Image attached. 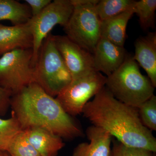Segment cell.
I'll return each instance as SVG.
<instances>
[{
	"label": "cell",
	"instance_id": "1",
	"mask_svg": "<svg viewBox=\"0 0 156 156\" xmlns=\"http://www.w3.org/2000/svg\"><path fill=\"white\" fill-rule=\"evenodd\" d=\"M82 113L92 126L107 131L123 144L156 153V138L142 125L137 108L118 100L106 87L87 102Z\"/></svg>",
	"mask_w": 156,
	"mask_h": 156
},
{
	"label": "cell",
	"instance_id": "2",
	"mask_svg": "<svg viewBox=\"0 0 156 156\" xmlns=\"http://www.w3.org/2000/svg\"><path fill=\"white\" fill-rule=\"evenodd\" d=\"M12 114L23 130L39 128L48 130L62 139L82 136L83 130L54 97L36 83H33L11 98Z\"/></svg>",
	"mask_w": 156,
	"mask_h": 156
},
{
	"label": "cell",
	"instance_id": "3",
	"mask_svg": "<svg viewBox=\"0 0 156 156\" xmlns=\"http://www.w3.org/2000/svg\"><path fill=\"white\" fill-rule=\"evenodd\" d=\"M107 77L105 87L115 98L127 105L138 108L154 95L155 87L144 76L139 66L128 55L119 68Z\"/></svg>",
	"mask_w": 156,
	"mask_h": 156
},
{
	"label": "cell",
	"instance_id": "4",
	"mask_svg": "<svg viewBox=\"0 0 156 156\" xmlns=\"http://www.w3.org/2000/svg\"><path fill=\"white\" fill-rule=\"evenodd\" d=\"M34 80L53 97L57 96L72 81L52 34L46 37L41 45L34 66Z\"/></svg>",
	"mask_w": 156,
	"mask_h": 156
},
{
	"label": "cell",
	"instance_id": "5",
	"mask_svg": "<svg viewBox=\"0 0 156 156\" xmlns=\"http://www.w3.org/2000/svg\"><path fill=\"white\" fill-rule=\"evenodd\" d=\"M98 0H71L73 11L64 27L66 36L92 54L101 37V21L95 10Z\"/></svg>",
	"mask_w": 156,
	"mask_h": 156
},
{
	"label": "cell",
	"instance_id": "6",
	"mask_svg": "<svg viewBox=\"0 0 156 156\" xmlns=\"http://www.w3.org/2000/svg\"><path fill=\"white\" fill-rule=\"evenodd\" d=\"M32 49H17L0 57V87L11 97L34 83Z\"/></svg>",
	"mask_w": 156,
	"mask_h": 156
},
{
	"label": "cell",
	"instance_id": "7",
	"mask_svg": "<svg viewBox=\"0 0 156 156\" xmlns=\"http://www.w3.org/2000/svg\"><path fill=\"white\" fill-rule=\"evenodd\" d=\"M106 79L101 73L94 71L72 80L56 99L71 116L80 114L89 99L105 87Z\"/></svg>",
	"mask_w": 156,
	"mask_h": 156
},
{
	"label": "cell",
	"instance_id": "8",
	"mask_svg": "<svg viewBox=\"0 0 156 156\" xmlns=\"http://www.w3.org/2000/svg\"><path fill=\"white\" fill-rule=\"evenodd\" d=\"M71 0H55L28 22L33 37V64L36 62L43 41L57 25L64 27L73 11Z\"/></svg>",
	"mask_w": 156,
	"mask_h": 156
},
{
	"label": "cell",
	"instance_id": "9",
	"mask_svg": "<svg viewBox=\"0 0 156 156\" xmlns=\"http://www.w3.org/2000/svg\"><path fill=\"white\" fill-rule=\"evenodd\" d=\"M53 37L56 48L72 80L95 71L93 54L73 42L66 35H53Z\"/></svg>",
	"mask_w": 156,
	"mask_h": 156
},
{
	"label": "cell",
	"instance_id": "10",
	"mask_svg": "<svg viewBox=\"0 0 156 156\" xmlns=\"http://www.w3.org/2000/svg\"><path fill=\"white\" fill-rule=\"evenodd\" d=\"M127 55L124 47L101 37L93 53L94 69L108 76L121 66Z\"/></svg>",
	"mask_w": 156,
	"mask_h": 156
},
{
	"label": "cell",
	"instance_id": "11",
	"mask_svg": "<svg viewBox=\"0 0 156 156\" xmlns=\"http://www.w3.org/2000/svg\"><path fill=\"white\" fill-rule=\"evenodd\" d=\"M86 134L89 143L80 144L74 149L73 156H111L113 136L102 128L92 126Z\"/></svg>",
	"mask_w": 156,
	"mask_h": 156
},
{
	"label": "cell",
	"instance_id": "12",
	"mask_svg": "<svg viewBox=\"0 0 156 156\" xmlns=\"http://www.w3.org/2000/svg\"><path fill=\"white\" fill-rule=\"evenodd\" d=\"M33 37L28 23L21 25L0 24V56L17 49H32Z\"/></svg>",
	"mask_w": 156,
	"mask_h": 156
},
{
	"label": "cell",
	"instance_id": "13",
	"mask_svg": "<svg viewBox=\"0 0 156 156\" xmlns=\"http://www.w3.org/2000/svg\"><path fill=\"white\" fill-rule=\"evenodd\" d=\"M133 58L145 71L154 87H156V33H149L138 38L135 43Z\"/></svg>",
	"mask_w": 156,
	"mask_h": 156
},
{
	"label": "cell",
	"instance_id": "14",
	"mask_svg": "<svg viewBox=\"0 0 156 156\" xmlns=\"http://www.w3.org/2000/svg\"><path fill=\"white\" fill-rule=\"evenodd\" d=\"M27 139L41 156H57L64 146L61 137L45 129L32 128L23 130Z\"/></svg>",
	"mask_w": 156,
	"mask_h": 156
},
{
	"label": "cell",
	"instance_id": "15",
	"mask_svg": "<svg viewBox=\"0 0 156 156\" xmlns=\"http://www.w3.org/2000/svg\"><path fill=\"white\" fill-rule=\"evenodd\" d=\"M134 14L133 9L101 21V37L117 46L124 47L127 24Z\"/></svg>",
	"mask_w": 156,
	"mask_h": 156
},
{
	"label": "cell",
	"instance_id": "16",
	"mask_svg": "<svg viewBox=\"0 0 156 156\" xmlns=\"http://www.w3.org/2000/svg\"><path fill=\"white\" fill-rule=\"evenodd\" d=\"M27 4L15 0H0V21L9 20L14 26L25 24L31 18Z\"/></svg>",
	"mask_w": 156,
	"mask_h": 156
},
{
	"label": "cell",
	"instance_id": "17",
	"mask_svg": "<svg viewBox=\"0 0 156 156\" xmlns=\"http://www.w3.org/2000/svg\"><path fill=\"white\" fill-rule=\"evenodd\" d=\"M133 0H101L95 8L101 21L115 17L134 8Z\"/></svg>",
	"mask_w": 156,
	"mask_h": 156
},
{
	"label": "cell",
	"instance_id": "18",
	"mask_svg": "<svg viewBox=\"0 0 156 156\" xmlns=\"http://www.w3.org/2000/svg\"><path fill=\"white\" fill-rule=\"evenodd\" d=\"M133 9L134 14L139 17L140 24L143 30L155 28L156 0L135 1Z\"/></svg>",
	"mask_w": 156,
	"mask_h": 156
},
{
	"label": "cell",
	"instance_id": "19",
	"mask_svg": "<svg viewBox=\"0 0 156 156\" xmlns=\"http://www.w3.org/2000/svg\"><path fill=\"white\" fill-rule=\"evenodd\" d=\"M23 131L18 120L14 115L7 119L0 118V151L5 152L12 140Z\"/></svg>",
	"mask_w": 156,
	"mask_h": 156
},
{
	"label": "cell",
	"instance_id": "20",
	"mask_svg": "<svg viewBox=\"0 0 156 156\" xmlns=\"http://www.w3.org/2000/svg\"><path fill=\"white\" fill-rule=\"evenodd\" d=\"M6 152L11 156H41L29 142L24 131L14 137Z\"/></svg>",
	"mask_w": 156,
	"mask_h": 156
},
{
	"label": "cell",
	"instance_id": "21",
	"mask_svg": "<svg viewBox=\"0 0 156 156\" xmlns=\"http://www.w3.org/2000/svg\"><path fill=\"white\" fill-rule=\"evenodd\" d=\"M138 114L140 121L151 131H156V96L153 95L139 107Z\"/></svg>",
	"mask_w": 156,
	"mask_h": 156
},
{
	"label": "cell",
	"instance_id": "22",
	"mask_svg": "<svg viewBox=\"0 0 156 156\" xmlns=\"http://www.w3.org/2000/svg\"><path fill=\"white\" fill-rule=\"evenodd\" d=\"M111 156H153V152L144 149L131 147L112 138Z\"/></svg>",
	"mask_w": 156,
	"mask_h": 156
},
{
	"label": "cell",
	"instance_id": "23",
	"mask_svg": "<svg viewBox=\"0 0 156 156\" xmlns=\"http://www.w3.org/2000/svg\"><path fill=\"white\" fill-rule=\"evenodd\" d=\"M30 8L32 17L36 16L52 2L51 0H26Z\"/></svg>",
	"mask_w": 156,
	"mask_h": 156
},
{
	"label": "cell",
	"instance_id": "24",
	"mask_svg": "<svg viewBox=\"0 0 156 156\" xmlns=\"http://www.w3.org/2000/svg\"><path fill=\"white\" fill-rule=\"evenodd\" d=\"M11 98L9 92L0 87V116L5 115L9 110Z\"/></svg>",
	"mask_w": 156,
	"mask_h": 156
},
{
	"label": "cell",
	"instance_id": "25",
	"mask_svg": "<svg viewBox=\"0 0 156 156\" xmlns=\"http://www.w3.org/2000/svg\"><path fill=\"white\" fill-rule=\"evenodd\" d=\"M5 152L0 151V156H5Z\"/></svg>",
	"mask_w": 156,
	"mask_h": 156
},
{
	"label": "cell",
	"instance_id": "26",
	"mask_svg": "<svg viewBox=\"0 0 156 156\" xmlns=\"http://www.w3.org/2000/svg\"><path fill=\"white\" fill-rule=\"evenodd\" d=\"M153 156H156V153H154L153 154Z\"/></svg>",
	"mask_w": 156,
	"mask_h": 156
},
{
	"label": "cell",
	"instance_id": "27",
	"mask_svg": "<svg viewBox=\"0 0 156 156\" xmlns=\"http://www.w3.org/2000/svg\"><path fill=\"white\" fill-rule=\"evenodd\" d=\"M5 156H9V155L7 153V152H5Z\"/></svg>",
	"mask_w": 156,
	"mask_h": 156
}]
</instances>
